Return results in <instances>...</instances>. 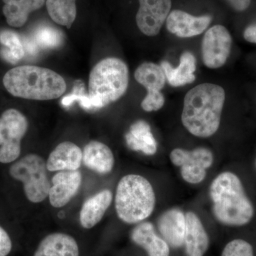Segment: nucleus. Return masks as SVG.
I'll use <instances>...</instances> for the list:
<instances>
[{
    "instance_id": "obj_10",
    "label": "nucleus",
    "mask_w": 256,
    "mask_h": 256,
    "mask_svg": "<svg viewBox=\"0 0 256 256\" xmlns=\"http://www.w3.org/2000/svg\"><path fill=\"white\" fill-rule=\"evenodd\" d=\"M232 37L225 26L215 25L207 30L202 44V60L208 68L223 66L230 55Z\"/></svg>"
},
{
    "instance_id": "obj_14",
    "label": "nucleus",
    "mask_w": 256,
    "mask_h": 256,
    "mask_svg": "<svg viewBox=\"0 0 256 256\" xmlns=\"http://www.w3.org/2000/svg\"><path fill=\"white\" fill-rule=\"evenodd\" d=\"M158 229L162 238L174 248L184 245L186 216L182 210L172 208L164 212L158 222Z\"/></svg>"
},
{
    "instance_id": "obj_28",
    "label": "nucleus",
    "mask_w": 256,
    "mask_h": 256,
    "mask_svg": "<svg viewBox=\"0 0 256 256\" xmlns=\"http://www.w3.org/2000/svg\"><path fill=\"white\" fill-rule=\"evenodd\" d=\"M233 9L238 12L245 11L250 6L252 0H226Z\"/></svg>"
},
{
    "instance_id": "obj_25",
    "label": "nucleus",
    "mask_w": 256,
    "mask_h": 256,
    "mask_svg": "<svg viewBox=\"0 0 256 256\" xmlns=\"http://www.w3.org/2000/svg\"><path fill=\"white\" fill-rule=\"evenodd\" d=\"M222 256H254V248L246 240L235 239L226 246Z\"/></svg>"
},
{
    "instance_id": "obj_3",
    "label": "nucleus",
    "mask_w": 256,
    "mask_h": 256,
    "mask_svg": "<svg viewBox=\"0 0 256 256\" xmlns=\"http://www.w3.org/2000/svg\"><path fill=\"white\" fill-rule=\"evenodd\" d=\"M3 84L11 95L28 100H54L66 90V84L62 76L36 66L10 69L5 74Z\"/></svg>"
},
{
    "instance_id": "obj_9",
    "label": "nucleus",
    "mask_w": 256,
    "mask_h": 256,
    "mask_svg": "<svg viewBox=\"0 0 256 256\" xmlns=\"http://www.w3.org/2000/svg\"><path fill=\"white\" fill-rule=\"evenodd\" d=\"M134 78L148 92L141 102L143 110L146 112L160 110L164 105V97L161 90L166 82L164 70L161 66L156 64L144 62L136 69Z\"/></svg>"
},
{
    "instance_id": "obj_7",
    "label": "nucleus",
    "mask_w": 256,
    "mask_h": 256,
    "mask_svg": "<svg viewBox=\"0 0 256 256\" xmlns=\"http://www.w3.org/2000/svg\"><path fill=\"white\" fill-rule=\"evenodd\" d=\"M28 119L14 108L5 110L0 117V162L8 164L21 154V141L28 132Z\"/></svg>"
},
{
    "instance_id": "obj_17",
    "label": "nucleus",
    "mask_w": 256,
    "mask_h": 256,
    "mask_svg": "<svg viewBox=\"0 0 256 256\" xmlns=\"http://www.w3.org/2000/svg\"><path fill=\"white\" fill-rule=\"evenodd\" d=\"M82 152V162L89 170L100 174H108L112 171L114 164V153L104 143L90 141Z\"/></svg>"
},
{
    "instance_id": "obj_2",
    "label": "nucleus",
    "mask_w": 256,
    "mask_h": 256,
    "mask_svg": "<svg viewBox=\"0 0 256 256\" xmlns=\"http://www.w3.org/2000/svg\"><path fill=\"white\" fill-rule=\"evenodd\" d=\"M213 214L220 223L242 226L252 220L254 208L237 175L230 172L218 174L210 185Z\"/></svg>"
},
{
    "instance_id": "obj_12",
    "label": "nucleus",
    "mask_w": 256,
    "mask_h": 256,
    "mask_svg": "<svg viewBox=\"0 0 256 256\" xmlns=\"http://www.w3.org/2000/svg\"><path fill=\"white\" fill-rule=\"evenodd\" d=\"M82 182V173L76 171H60L53 176L48 198L54 208L65 206L76 194Z\"/></svg>"
},
{
    "instance_id": "obj_24",
    "label": "nucleus",
    "mask_w": 256,
    "mask_h": 256,
    "mask_svg": "<svg viewBox=\"0 0 256 256\" xmlns=\"http://www.w3.org/2000/svg\"><path fill=\"white\" fill-rule=\"evenodd\" d=\"M46 6L48 14L54 22L68 28H72L76 18V3L66 0H46Z\"/></svg>"
},
{
    "instance_id": "obj_19",
    "label": "nucleus",
    "mask_w": 256,
    "mask_h": 256,
    "mask_svg": "<svg viewBox=\"0 0 256 256\" xmlns=\"http://www.w3.org/2000/svg\"><path fill=\"white\" fill-rule=\"evenodd\" d=\"M112 201V194L109 190L98 192L84 202L80 212V223L84 228H94L102 220Z\"/></svg>"
},
{
    "instance_id": "obj_30",
    "label": "nucleus",
    "mask_w": 256,
    "mask_h": 256,
    "mask_svg": "<svg viewBox=\"0 0 256 256\" xmlns=\"http://www.w3.org/2000/svg\"><path fill=\"white\" fill-rule=\"evenodd\" d=\"M66 1L69 2L76 3V0H66Z\"/></svg>"
},
{
    "instance_id": "obj_26",
    "label": "nucleus",
    "mask_w": 256,
    "mask_h": 256,
    "mask_svg": "<svg viewBox=\"0 0 256 256\" xmlns=\"http://www.w3.org/2000/svg\"><path fill=\"white\" fill-rule=\"evenodd\" d=\"M38 38H42L40 42L44 46L52 47L57 46L60 42V34L52 28H45L38 32Z\"/></svg>"
},
{
    "instance_id": "obj_21",
    "label": "nucleus",
    "mask_w": 256,
    "mask_h": 256,
    "mask_svg": "<svg viewBox=\"0 0 256 256\" xmlns=\"http://www.w3.org/2000/svg\"><path fill=\"white\" fill-rule=\"evenodd\" d=\"M160 66L172 86H182L195 80L196 58L191 52H184L180 57V65L176 68L172 66L168 62H162Z\"/></svg>"
},
{
    "instance_id": "obj_18",
    "label": "nucleus",
    "mask_w": 256,
    "mask_h": 256,
    "mask_svg": "<svg viewBox=\"0 0 256 256\" xmlns=\"http://www.w3.org/2000/svg\"><path fill=\"white\" fill-rule=\"evenodd\" d=\"M131 239L144 248L149 256H170L169 245L156 234L150 222H143L134 227L131 232Z\"/></svg>"
},
{
    "instance_id": "obj_20",
    "label": "nucleus",
    "mask_w": 256,
    "mask_h": 256,
    "mask_svg": "<svg viewBox=\"0 0 256 256\" xmlns=\"http://www.w3.org/2000/svg\"><path fill=\"white\" fill-rule=\"evenodd\" d=\"M34 256H79L78 244L68 234H50L40 242Z\"/></svg>"
},
{
    "instance_id": "obj_16",
    "label": "nucleus",
    "mask_w": 256,
    "mask_h": 256,
    "mask_svg": "<svg viewBox=\"0 0 256 256\" xmlns=\"http://www.w3.org/2000/svg\"><path fill=\"white\" fill-rule=\"evenodd\" d=\"M82 152L72 142L60 143L50 153L46 161L48 171H76L80 168Z\"/></svg>"
},
{
    "instance_id": "obj_1",
    "label": "nucleus",
    "mask_w": 256,
    "mask_h": 256,
    "mask_svg": "<svg viewBox=\"0 0 256 256\" xmlns=\"http://www.w3.org/2000/svg\"><path fill=\"white\" fill-rule=\"evenodd\" d=\"M226 94L216 84H202L185 96L182 122L193 136L208 138L220 128Z\"/></svg>"
},
{
    "instance_id": "obj_6",
    "label": "nucleus",
    "mask_w": 256,
    "mask_h": 256,
    "mask_svg": "<svg viewBox=\"0 0 256 256\" xmlns=\"http://www.w3.org/2000/svg\"><path fill=\"white\" fill-rule=\"evenodd\" d=\"M46 162L36 154H26L10 168V174L22 182L28 201L40 203L48 196L50 182L47 174Z\"/></svg>"
},
{
    "instance_id": "obj_23",
    "label": "nucleus",
    "mask_w": 256,
    "mask_h": 256,
    "mask_svg": "<svg viewBox=\"0 0 256 256\" xmlns=\"http://www.w3.org/2000/svg\"><path fill=\"white\" fill-rule=\"evenodd\" d=\"M126 140L130 149L142 152L146 156H153L158 150L150 126L144 120H138L131 126L126 134Z\"/></svg>"
},
{
    "instance_id": "obj_13",
    "label": "nucleus",
    "mask_w": 256,
    "mask_h": 256,
    "mask_svg": "<svg viewBox=\"0 0 256 256\" xmlns=\"http://www.w3.org/2000/svg\"><path fill=\"white\" fill-rule=\"evenodd\" d=\"M210 16H195L182 10H174L168 15V31L180 38H190L203 33L212 22Z\"/></svg>"
},
{
    "instance_id": "obj_4",
    "label": "nucleus",
    "mask_w": 256,
    "mask_h": 256,
    "mask_svg": "<svg viewBox=\"0 0 256 256\" xmlns=\"http://www.w3.org/2000/svg\"><path fill=\"white\" fill-rule=\"evenodd\" d=\"M114 204L120 220L126 224L140 223L152 214L156 194L144 176L128 174L118 184Z\"/></svg>"
},
{
    "instance_id": "obj_11",
    "label": "nucleus",
    "mask_w": 256,
    "mask_h": 256,
    "mask_svg": "<svg viewBox=\"0 0 256 256\" xmlns=\"http://www.w3.org/2000/svg\"><path fill=\"white\" fill-rule=\"evenodd\" d=\"M136 23L142 34L154 36L160 33L170 14L172 0H139Z\"/></svg>"
},
{
    "instance_id": "obj_22",
    "label": "nucleus",
    "mask_w": 256,
    "mask_h": 256,
    "mask_svg": "<svg viewBox=\"0 0 256 256\" xmlns=\"http://www.w3.org/2000/svg\"><path fill=\"white\" fill-rule=\"evenodd\" d=\"M46 0H3L2 12L6 22L12 28H21L33 12L41 9Z\"/></svg>"
},
{
    "instance_id": "obj_27",
    "label": "nucleus",
    "mask_w": 256,
    "mask_h": 256,
    "mask_svg": "<svg viewBox=\"0 0 256 256\" xmlns=\"http://www.w3.org/2000/svg\"><path fill=\"white\" fill-rule=\"evenodd\" d=\"M12 242L10 236L0 226V256H6L11 252Z\"/></svg>"
},
{
    "instance_id": "obj_5",
    "label": "nucleus",
    "mask_w": 256,
    "mask_h": 256,
    "mask_svg": "<svg viewBox=\"0 0 256 256\" xmlns=\"http://www.w3.org/2000/svg\"><path fill=\"white\" fill-rule=\"evenodd\" d=\"M129 84V70L118 58H104L92 68L89 75V107L104 108L126 94Z\"/></svg>"
},
{
    "instance_id": "obj_8",
    "label": "nucleus",
    "mask_w": 256,
    "mask_h": 256,
    "mask_svg": "<svg viewBox=\"0 0 256 256\" xmlns=\"http://www.w3.org/2000/svg\"><path fill=\"white\" fill-rule=\"evenodd\" d=\"M170 158L173 164L180 166L183 180L190 184L202 182L206 178V170L214 162L212 151L204 148L192 151L176 148L170 153Z\"/></svg>"
},
{
    "instance_id": "obj_15",
    "label": "nucleus",
    "mask_w": 256,
    "mask_h": 256,
    "mask_svg": "<svg viewBox=\"0 0 256 256\" xmlns=\"http://www.w3.org/2000/svg\"><path fill=\"white\" fill-rule=\"evenodd\" d=\"M186 216L184 246L186 256H204L210 247V238L201 220L193 212H188Z\"/></svg>"
},
{
    "instance_id": "obj_29",
    "label": "nucleus",
    "mask_w": 256,
    "mask_h": 256,
    "mask_svg": "<svg viewBox=\"0 0 256 256\" xmlns=\"http://www.w3.org/2000/svg\"><path fill=\"white\" fill-rule=\"evenodd\" d=\"M244 37L247 42L256 44V24H252L246 28Z\"/></svg>"
}]
</instances>
